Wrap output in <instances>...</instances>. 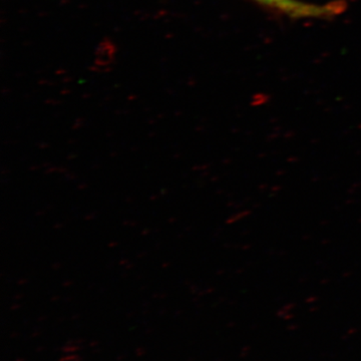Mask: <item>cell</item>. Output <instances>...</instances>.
Returning <instances> with one entry per match:
<instances>
[{"label":"cell","instance_id":"1","mask_svg":"<svg viewBox=\"0 0 361 361\" xmlns=\"http://www.w3.org/2000/svg\"><path fill=\"white\" fill-rule=\"evenodd\" d=\"M263 6L297 18H320L336 13L337 6H314L299 0H255Z\"/></svg>","mask_w":361,"mask_h":361}]
</instances>
